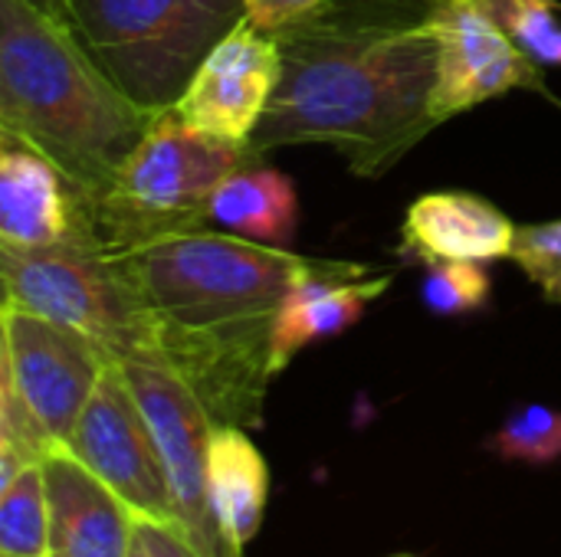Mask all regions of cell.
<instances>
[{"instance_id":"cell-1","label":"cell","mask_w":561,"mask_h":557,"mask_svg":"<svg viewBox=\"0 0 561 557\" xmlns=\"http://www.w3.org/2000/svg\"><path fill=\"white\" fill-rule=\"evenodd\" d=\"M148 318V361L171 368L217 427H256L283 299L345 259H316L210 227L115 253Z\"/></svg>"},{"instance_id":"cell-2","label":"cell","mask_w":561,"mask_h":557,"mask_svg":"<svg viewBox=\"0 0 561 557\" xmlns=\"http://www.w3.org/2000/svg\"><path fill=\"white\" fill-rule=\"evenodd\" d=\"M424 3L355 0L279 36L283 76L250 151L332 144L358 177L394 167L440 125L431 115L437 46Z\"/></svg>"},{"instance_id":"cell-3","label":"cell","mask_w":561,"mask_h":557,"mask_svg":"<svg viewBox=\"0 0 561 557\" xmlns=\"http://www.w3.org/2000/svg\"><path fill=\"white\" fill-rule=\"evenodd\" d=\"M154 115L99 69L62 20L30 0H0V131L43 151L92 200Z\"/></svg>"},{"instance_id":"cell-4","label":"cell","mask_w":561,"mask_h":557,"mask_svg":"<svg viewBox=\"0 0 561 557\" xmlns=\"http://www.w3.org/2000/svg\"><path fill=\"white\" fill-rule=\"evenodd\" d=\"M53 16L128 98L168 112L247 7L243 0H56Z\"/></svg>"},{"instance_id":"cell-5","label":"cell","mask_w":561,"mask_h":557,"mask_svg":"<svg viewBox=\"0 0 561 557\" xmlns=\"http://www.w3.org/2000/svg\"><path fill=\"white\" fill-rule=\"evenodd\" d=\"M250 161H256L250 144L214 138L184 121L174 108L158 112L148 135L118 167L112 187L95 200L102 246L125 253L210 227V197Z\"/></svg>"},{"instance_id":"cell-6","label":"cell","mask_w":561,"mask_h":557,"mask_svg":"<svg viewBox=\"0 0 561 557\" xmlns=\"http://www.w3.org/2000/svg\"><path fill=\"white\" fill-rule=\"evenodd\" d=\"M3 302L76 328L115 361L148 358V318L118 263L99 243L49 250L0 246Z\"/></svg>"},{"instance_id":"cell-7","label":"cell","mask_w":561,"mask_h":557,"mask_svg":"<svg viewBox=\"0 0 561 557\" xmlns=\"http://www.w3.org/2000/svg\"><path fill=\"white\" fill-rule=\"evenodd\" d=\"M118 364L164 460L178 525L204 557H243L220 535L207 502V443L217 427L214 417L171 368L148 358H122Z\"/></svg>"},{"instance_id":"cell-8","label":"cell","mask_w":561,"mask_h":557,"mask_svg":"<svg viewBox=\"0 0 561 557\" xmlns=\"http://www.w3.org/2000/svg\"><path fill=\"white\" fill-rule=\"evenodd\" d=\"M0 374L16 387L46 433L66 446L102 371L115 361L95 341L46 315L3 302Z\"/></svg>"},{"instance_id":"cell-9","label":"cell","mask_w":561,"mask_h":557,"mask_svg":"<svg viewBox=\"0 0 561 557\" xmlns=\"http://www.w3.org/2000/svg\"><path fill=\"white\" fill-rule=\"evenodd\" d=\"M424 23L437 46L431 115L440 125L513 89H539L542 69L513 43L490 0H427Z\"/></svg>"},{"instance_id":"cell-10","label":"cell","mask_w":561,"mask_h":557,"mask_svg":"<svg viewBox=\"0 0 561 557\" xmlns=\"http://www.w3.org/2000/svg\"><path fill=\"white\" fill-rule=\"evenodd\" d=\"M66 450L115 489L138 519L178 525L164 460L118 361L102 371Z\"/></svg>"},{"instance_id":"cell-11","label":"cell","mask_w":561,"mask_h":557,"mask_svg":"<svg viewBox=\"0 0 561 557\" xmlns=\"http://www.w3.org/2000/svg\"><path fill=\"white\" fill-rule=\"evenodd\" d=\"M283 76V46L276 36L243 16L197 66L174 112L194 128L250 144Z\"/></svg>"},{"instance_id":"cell-12","label":"cell","mask_w":561,"mask_h":557,"mask_svg":"<svg viewBox=\"0 0 561 557\" xmlns=\"http://www.w3.org/2000/svg\"><path fill=\"white\" fill-rule=\"evenodd\" d=\"M99 243L95 200L43 151L0 131V246L49 250Z\"/></svg>"},{"instance_id":"cell-13","label":"cell","mask_w":561,"mask_h":557,"mask_svg":"<svg viewBox=\"0 0 561 557\" xmlns=\"http://www.w3.org/2000/svg\"><path fill=\"white\" fill-rule=\"evenodd\" d=\"M49 542L62 557H128L135 512L66 446L43 460Z\"/></svg>"},{"instance_id":"cell-14","label":"cell","mask_w":561,"mask_h":557,"mask_svg":"<svg viewBox=\"0 0 561 557\" xmlns=\"http://www.w3.org/2000/svg\"><path fill=\"white\" fill-rule=\"evenodd\" d=\"M391 286V276H371L365 263H342L332 272L299 282L273 322V374L286 371L299 351L335 338L362 322L365 309Z\"/></svg>"},{"instance_id":"cell-15","label":"cell","mask_w":561,"mask_h":557,"mask_svg":"<svg viewBox=\"0 0 561 557\" xmlns=\"http://www.w3.org/2000/svg\"><path fill=\"white\" fill-rule=\"evenodd\" d=\"M516 223L486 197L467 190L424 194L408 207L404 250L421 263H496L513 256Z\"/></svg>"},{"instance_id":"cell-16","label":"cell","mask_w":561,"mask_h":557,"mask_svg":"<svg viewBox=\"0 0 561 557\" xmlns=\"http://www.w3.org/2000/svg\"><path fill=\"white\" fill-rule=\"evenodd\" d=\"M270 469L243 427H214L207 443V502L227 545L243 555L263 525Z\"/></svg>"},{"instance_id":"cell-17","label":"cell","mask_w":561,"mask_h":557,"mask_svg":"<svg viewBox=\"0 0 561 557\" xmlns=\"http://www.w3.org/2000/svg\"><path fill=\"white\" fill-rule=\"evenodd\" d=\"M210 223L253 243L289 246L299 227V194L293 177L256 161L233 171L210 197Z\"/></svg>"},{"instance_id":"cell-18","label":"cell","mask_w":561,"mask_h":557,"mask_svg":"<svg viewBox=\"0 0 561 557\" xmlns=\"http://www.w3.org/2000/svg\"><path fill=\"white\" fill-rule=\"evenodd\" d=\"M49 499L43 463H30L0 486V557H49Z\"/></svg>"},{"instance_id":"cell-19","label":"cell","mask_w":561,"mask_h":557,"mask_svg":"<svg viewBox=\"0 0 561 557\" xmlns=\"http://www.w3.org/2000/svg\"><path fill=\"white\" fill-rule=\"evenodd\" d=\"M490 450L506 463H561V410L546 404H526L513 410L490 437Z\"/></svg>"},{"instance_id":"cell-20","label":"cell","mask_w":561,"mask_h":557,"mask_svg":"<svg viewBox=\"0 0 561 557\" xmlns=\"http://www.w3.org/2000/svg\"><path fill=\"white\" fill-rule=\"evenodd\" d=\"M490 7L539 69H561L559 0H490Z\"/></svg>"},{"instance_id":"cell-21","label":"cell","mask_w":561,"mask_h":557,"mask_svg":"<svg viewBox=\"0 0 561 557\" xmlns=\"http://www.w3.org/2000/svg\"><path fill=\"white\" fill-rule=\"evenodd\" d=\"M490 272L483 263H463V259H437L427 263L424 286H421V302L427 312L454 318V315H470L480 312L490 299Z\"/></svg>"},{"instance_id":"cell-22","label":"cell","mask_w":561,"mask_h":557,"mask_svg":"<svg viewBox=\"0 0 561 557\" xmlns=\"http://www.w3.org/2000/svg\"><path fill=\"white\" fill-rule=\"evenodd\" d=\"M510 259L526 272V279L539 286L546 302L561 305V220L516 227Z\"/></svg>"},{"instance_id":"cell-23","label":"cell","mask_w":561,"mask_h":557,"mask_svg":"<svg viewBox=\"0 0 561 557\" xmlns=\"http://www.w3.org/2000/svg\"><path fill=\"white\" fill-rule=\"evenodd\" d=\"M352 3L355 0H243L253 26L276 36V39L299 30V26L319 23V20H325V16H332Z\"/></svg>"},{"instance_id":"cell-24","label":"cell","mask_w":561,"mask_h":557,"mask_svg":"<svg viewBox=\"0 0 561 557\" xmlns=\"http://www.w3.org/2000/svg\"><path fill=\"white\" fill-rule=\"evenodd\" d=\"M128 557H204L197 545L184 535L181 525L158 519H135Z\"/></svg>"},{"instance_id":"cell-25","label":"cell","mask_w":561,"mask_h":557,"mask_svg":"<svg viewBox=\"0 0 561 557\" xmlns=\"http://www.w3.org/2000/svg\"><path fill=\"white\" fill-rule=\"evenodd\" d=\"M30 3H36L39 10H46V13H53L56 10V0H30Z\"/></svg>"},{"instance_id":"cell-26","label":"cell","mask_w":561,"mask_h":557,"mask_svg":"<svg viewBox=\"0 0 561 557\" xmlns=\"http://www.w3.org/2000/svg\"><path fill=\"white\" fill-rule=\"evenodd\" d=\"M49 557H62V555H49Z\"/></svg>"},{"instance_id":"cell-27","label":"cell","mask_w":561,"mask_h":557,"mask_svg":"<svg viewBox=\"0 0 561 557\" xmlns=\"http://www.w3.org/2000/svg\"><path fill=\"white\" fill-rule=\"evenodd\" d=\"M398 557H411V555H398Z\"/></svg>"}]
</instances>
